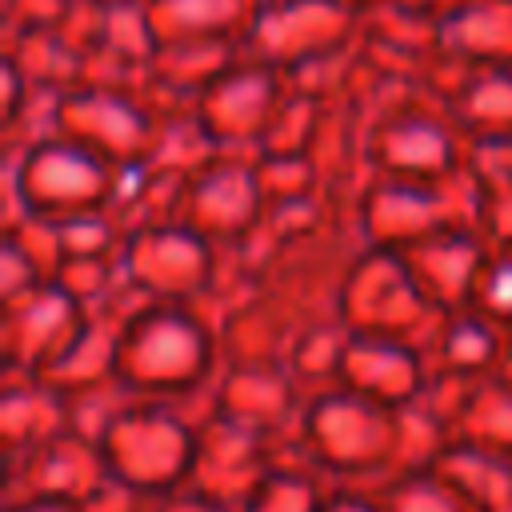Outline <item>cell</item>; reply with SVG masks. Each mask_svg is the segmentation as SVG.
Masks as SVG:
<instances>
[{"mask_svg": "<svg viewBox=\"0 0 512 512\" xmlns=\"http://www.w3.org/2000/svg\"><path fill=\"white\" fill-rule=\"evenodd\" d=\"M56 124L60 136L76 140L80 148L104 156L108 164L124 168V164H140L152 156V124L148 116L128 104L116 100L108 92H84V96H68L56 108Z\"/></svg>", "mask_w": 512, "mask_h": 512, "instance_id": "5bb4252c", "label": "cell"}, {"mask_svg": "<svg viewBox=\"0 0 512 512\" xmlns=\"http://www.w3.org/2000/svg\"><path fill=\"white\" fill-rule=\"evenodd\" d=\"M120 280L136 300L204 304L220 292V248L180 220H156L128 228L120 244Z\"/></svg>", "mask_w": 512, "mask_h": 512, "instance_id": "277c9868", "label": "cell"}, {"mask_svg": "<svg viewBox=\"0 0 512 512\" xmlns=\"http://www.w3.org/2000/svg\"><path fill=\"white\" fill-rule=\"evenodd\" d=\"M4 512H84V504H76V500H52V496H24V500H8Z\"/></svg>", "mask_w": 512, "mask_h": 512, "instance_id": "484cf974", "label": "cell"}, {"mask_svg": "<svg viewBox=\"0 0 512 512\" xmlns=\"http://www.w3.org/2000/svg\"><path fill=\"white\" fill-rule=\"evenodd\" d=\"M376 500L384 512H472L464 496L436 472V468H412L380 480Z\"/></svg>", "mask_w": 512, "mask_h": 512, "instance_id": "7402d4cb", "label": "cell"}, {"mask_svg": "<svg viewBox=\"0 0 512 512\" xmlns=\"http://www.w3.org/2000/svg\"><path fill=\"white\" fill-rule=\"evenodd\" d=\"M452 440L480 444V448H492V452L512 456V384L500 380L496 372L492 376H480L468 388L464 404H460Z\"/></svg>", "mask_w": 512, "mask_h": 512, "instance_id": "44dd1931", "label": "cell"}, {"mask_svg": "<svg viewBox=\"0 0 512 512\" xmlns=\"http://www.w3.org/2000/svg\"><path fill=\"white\" fill-rule=\"evenodd\" d=\"M368 164L376 176L392 180H420V184H448L460 172V152L452 132L428 116H400L384 120L368 144Z\"/></svg>", "mask_w": 512, "mask_h": 512, "instance_id": "2e32d148", "label": "cell"}, {"mask_svg": "<svg viewBox=\"0 0 512 512\" xmlns=\"http://www.w3.org/2000/svg\"><path fill=\"white\" fill-rule=\"evenodd\" d=\"M396 436V408L328 384L308 392L292 432V452L304 456L328 484L376 488L396 472Z\"/></svg>", "mask_w": 512, "mask_h": 512, "instance_id": "7a4b0ae2", "label": "cell"}, {"mask_svg": "<svg viewBox=\"0 0 512 512\" xmlns=\"http://www.w3.org/2000/svg\"><path fill=\"white\" fill-rule=\"evenodd\" d=\"M496 376L512 384V324L504 328V352H500V364H496Z\"/></svg>", "mask_w": 512, "mask_h": 512, "instance_id": "4316f807", "label": "cell"}, {"mask_svg": "<svg viewBox=\"0 0 512 512\" xmlns=\"http://www.w3.org/2000/svg\"><path fill=\"white\" fill-rule=\"evenodd\" d=\"M324 512H384L372 488H352V484H332Z\"/></svg>", "mask_w": 512, "mask_h": 512, "instance_id": "d4e9b609", "label": "cell"}, {"mask_svg": "<svg viewBox=\"0 0 512 512\" xmlns=\"http://www.w3.org/2000/svg\"><path fill=\"white\" fill-rule=\"evenodd\" d=\"M72 432L68 392H60L44 376H4V400H0V440L4 460L16 464L44 448L48 440Z\"/></svg>", "mask_w": 512, "mask_h": 512, "instance_id": "e0dca14e", "label": "cell"}, {"mask_svg": "<svg viewBox=\"0 0 512 512\" xmlns=\"http://www.w3.org/2000/svg\"><path fill=\"white\" fill-rule=\"evenodd\" d=\"M280 448L284 444H276L220 412H208L200 420V452H196L188 488L240 512V504L248 500L256 480L280 460Z\"/></svg>", "mask_w": 512, "mask_h": 512, "instance_id": "8fae6325", "label": "cell"}, {"mask_svg": "<svg viewBox=\"0 0 512 512\" xmlns=\"http://www.w3.org/2000/svg\"><path fill=\"white\" fill-rule=\"evenodd\" d=\"M488 252H492V244L480 236L476 224H456V228H444V232L404 248L400 256L412 268L416 284L424 288V296L432 300L436 312H460V308H472L476 280H480Z\"/></svg>", "mask_w": 512, "mask_h": 512, "instance_id": "4fadbf2b", "label": "cell"}, {"mask_svg": "<svg viewBox=\"0 0 512 512\" xmlns=\"http://www.w3.org/2000/svg\"><path fill=\"white\" fill-rule=\"evenodd\" d=\"M332 484L304 460L292 452V460L280 452V460L256 480V488L248 492V500L240 504V512H324Z\"/></svg>", "mask_w": 512, "mask_h": 512, "instance_id": "ffe728a7", "label": "cell"}, {"mask_svg": "<svg viewBox=\"0 0 512 512\" xmlns=\"http://www.w3.org/2000/svg\"><path fill=\"white\" fill-rule=\"evenodd\" d=\"M304 400V384L284 364H224L212 384V412L288 448Z\"/></svg>", "mask_w": 512, "mask_h": 512, "instance_id": "30bf717a", "label": "cell"}, {"mask_svg": "<svg viewBox=\"0 0 512 512\" xmlns=\"http://www.w3.org/2000/svg\"><path fill=\"white\" fill-rule=\"evenodd\" d=\"M336 384L400 412L424 396V388L432 384V364H428V352L420 344L352 332L344 344Z\"/></svg>", "mask_w": 512, "mask_h": 512, "instance_id": "7c38bea8", "label": "cell"}, {"mask_svg": "<svg viewBox=\"0 0 512 512\" xmlns=\"http://www.w3.org/2000/svg\"><path fill=\"white\" fill-rule=\"evenodd\" d=\"M336 316L356 336H388L428 348L444 312L432 308L400 252L364 248L340 284Z\"/></svg>", "mask_w": 512, "mask_h": 512, "instance_id": "8992f818", "label": "cell"}, {"mask_svg": "<svg viewBox=\"0 0 512 512\" xmlns=\"http://www.w3.org/2000/svg\"><path fill=\"white\" fill-rule=\"evenodd\" d=\"M268 212L256 160L208 156L180 184L176 220L208 236L216 248H236L248 240Z\"/></svg>", "mask_w": 512, "mask_h": 512, "instance_id": "ba28073f", "label": "cell"}, {"mask_svg": "<svg viewBox=\"0 0 512 512\" xmlns=\"http://www.w3.org/2000/svg\"><path fill=\"white\" fill-rule=\"evenodd\" d=\"M352 224L364 248L404 252L444 228L476 224L468 208L452 204L448 184H420V180H368L352 200Z\"/></svg>", "mask_w": 512, "mask_h": 512, "instance_id": "52a82bcc", "label": "cell"}, {"mask_svg": "<svg viewBox=\"0 0 512 512\" xmlns=\"http://www.w3.org/2000/svg\"><path fill=\"white\" fill-rule=\"evenodd\" d=\"M224 368L216 320L200 304H136L116 336L112 384L128 396H164L188 400L208 392Z\"/></svg>", "mask_w": 512, "mask_h": 512, "instance_id": "6da1fadb", "label": "cell"}, {"mask_svg": "<svg viewBox=\"0 0 512 512\" xmlns=\"http://www.w3.org/2000/svg\"><path fill=\"white\" fill-rule=\"evenodd\" d=\"M424 352L432 376H464V380L492 376L504 352V324H496L480 308L444 312Z\"/></svg>", "mask_w": 512, "mask_h": 512, "instance_id": "d6986e66", "label": "cell"}, {"mask_svg": "<svg viewBox=\"0 0 512 512\" xmlns=\"http://www.w3.org/2000/svg\"><path fill=\"white\" fill-rule=\"evenodd\" d=\"M84 324L88 312L52 280L16 304H4V376H48Z\"/></svg>", "mask_w": 512, "mask_h": 512, "instance_id": "9c48e42d", "label": "cell"}, {"mask_svg": "<svg viewBox=\"0 0 512 512\" xmlns=\"http://www.w3.org/2000/svg\"><path fill=\"white\" fill-rule=\"evenodd\" d=\"M272 108H276L272 76L264 72L224 76L220 84L208 88L200 104V128L212 144H248L268 132Z\"/></svg>", "mask_w": 512, "mask_h": 512, "instance_id": "ac0fdd59", "label": "cell"}, {"mask_svg": "<svg viewBox=\"0 0 512 512\" xmlns=\"http://www.w3.org/2000/svg\"><path fill=\"white\" fill-rule=\"evenodd\" d=\"M200 420L204 416H192L184 400L124 396L96 440L108 476L152 500L188 488L200 452Z\"/></svg>", "mask_w": 512, "mask_h": 512, "instance_id": "3957f363", "label": "cell"}, {"mask_svg": "<svg viewBox=\"0 0 512 512\" xmlns=\"http://www.w3.org/2000/svg\"><path fill=\"white\" fill-rule=\"evenodd\" d=\"M476 228L492 248H512V172L500 164H484L472 172Z\"/></svg>", "mask_w": 512, "mask_h": 512, "instance_id": "603a6c76", "label": "cell"}, {"mask_svg": "<svg viewBox=\"0 0 512 512\" xmlns=\"http://www.w3.org/2000/svg\"><path fill=\"white\" fill-rule=\"evenodd\" d=\"M44 284H48L44 268L28 256V248L16 236H8L4 240V256H0V296H4V304H16V300L32 296Z\"/></svg>", "mask_w": 512, "mask_h": 512, "instance_id": "cb8c5ba5", "label": "cell"}, {"mask_svg": "<svg viewBox=\"0 0 512 512\" xmlns=\"http://www.w3.org/2000/svg\"><path fill=\"white\" fill-rule=\"evenodd\" d=\"M120 168L104 156L80 148L68 136H44L28 144L24 160L12 168V204H20V220H72L84 212H100L112 204ZM8 224V228H12Z\"/></svg>", "mask_w": 512, "mask_h": 512, "instance_id": "5b68a950", "label": "cell"}, {"mask_svg": "<svg viewBox=\"0 0 512 512\" xmlns=\"http://www.w3.org/2000/svg\"><path fill=\"white\" fill-rule=\"evenodd\" d=\"M108 480V464L100 456V444H92L80 432H64L36 448L32 456L8 464V500L24 496H52V500H92L100 484Z\"/></svg>", "mask_w": 512, "mask_h": 512, "instance_id": "9a60e30c", "label": "cell"}]
</instances>
